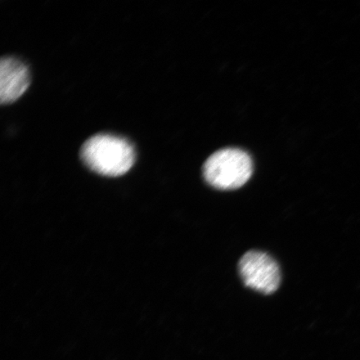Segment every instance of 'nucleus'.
Returning <instances> with one entry per match:
<instances>
[{
	"label": "nucleus",
	"instance_id": "obj_4",
	"mask_svg": "<svg viewBox=\"0 0 360 360\" xmlns=\"http://www.w3.org/2000/svg\"><path fill=\"white\" fill-rule=\"evenodd\" d=\"M30 76L28 67L13 57L3 58L0 63V101L8 105L19 100L28 89Z\"/></svg>",
	"mask_w": 360,
	"mask_h": 360
},
{
	"label": "nucleus",
	"instance_id": "obj_1",
	"mask_svg": "<svg viewBox=\"0 0 360 360\" xmlns=\"http://www.w3.org/2000/svg\"><path fill=\"white\" fill-rule=\"evenodd\" d=\"M80 154L87 167L108 177H118L129 172L135 161L132 143L122 137L108 134L89 139Z\"/></svg>",
	"mask_w": 360,
	"mask_h": 360
},
{
	"label": "nucleus",
	"instance_id": "obj_3",
	"mask_svg": "<svg viewBox=\"0 0 360 360\" xmlns=\"http://www.w3.org/2000/svg\"><path fill=\"white\" fill-rule=\"evenodd\" d=\"M238 269L245 285L262 294H273L280 286V267L271 256L263 252H248L241 258Z\"/></svg>",
	"mask_w": 360,
	"mask_h": 360
},
{
	"label": "nucleus",
	"instance_id": "obj_2",
	"mask_svg": "<svg viewBox=\"0 0 360 360\" xmlns=\"http://www.w3.org/2000/svg\"><path fill=\"white\" fill-rule=\"evenodd\" d=\"M202 173L210 186L221 191L236 190L252 176L253 162L245 151L224 148L206 160Z\"/></svg>",
	"mask_w": 360,
	"mask_h": 360
}]
</instances>
